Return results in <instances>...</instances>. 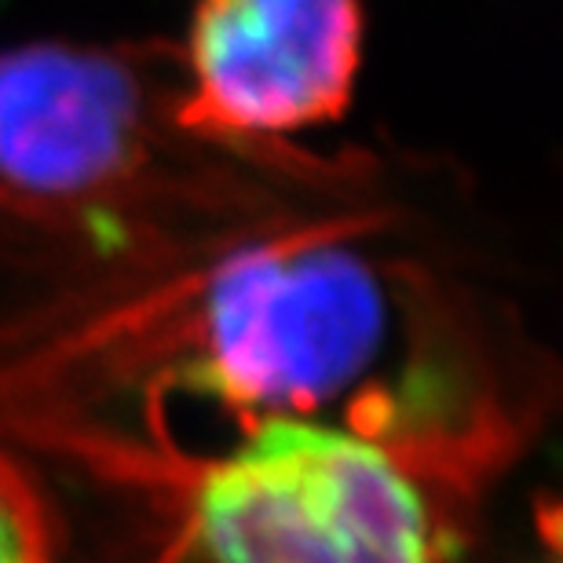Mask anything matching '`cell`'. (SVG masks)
I'll return each mask as SVG.
<instances>
[{
	"instance_id": "obj_2",
	"label": "cell",
	"mask_w": 563,
	"mask_h": 563,
	"mask_svg": "<svg viewBox=\"0 0 563 563\" xmlns=\"http://www.w3.org/2000/svg\"><path fill=\"white\" fill-rule=\"evenodd\" d=\"M239 146L187 118L176 41H26L0 52V195L96 206L195 176Z\"/></svg>"
},
{
	"instance_id": "obj_5",
	"label": "cell",
	"mask_w": 563,
	"mask_h": 563,
	"mask_svg": "<svg viewBox=\"0 0 563 563\" xmlns=\"http://www.w3.org/2000/svg\"><path fill=\"white\" fill-rule=\"evenodd\" d=\"M0 563H55V523L26 472L0 450Z\"/></svg>"
},
{
	"instance_id": "obj_1",
	"label": "cell",
	"mask_w": 563,
	"mask_h": 563,
	"mask_svg": "<svg viewBox=\"0 0 563 563\" xmlns=\"http://www.w3.org/2000/svg\"><path fill=\"white\" fill-rule=\"evenodd\" d=\"M432 234L380 157L292 143L96 206L0 195V385L341 424L410 461L498 439L534 358Z\"/></svg>"
},
{
	"instance_id": "obj_3",
	"label": "cell",
	"mask_w": 563,
	"mask_h": 563,
	"mask_svg": "<svg viewBox=\"0 0 563 563\" xmlns=\"http://www.w3.org/2000/svg\"><path fill=\"white\" fill-rule=\"evenodd\" d=\"M413 465L341 424H261L195 476L190 553L201 563H435Z\"/></svg>"
},
{
	"instance_id": "obj_4",
	"label": "cell",
	"mask_w": 563,
	"mask_h": 563,
	"mask_svg": "<svg viewBox=\"0 0 563 563\" xmlns=\"http://www.w3.org/2000/svg\"><path fill=\"white\" fill-rule=\"evenodd\" d=\"M363 52V0H195L187 118L217 140L289 143L344 118Z\"/></svg>"
},
{
	"instance_id": "obj_6",
	"label": "cell",
	"mask_w": 563,
	"mask_h": 563,
	"mask_svg": "<svg viewBox=\"0 0 563 563\" xmlns=\"http://www.w3.org/2000/svg\"><path fill=\"white\" fill-rule=\"evenodd\" d=\"M549 563H556V560H549Z\"/></svg>"
}]
</instances>
